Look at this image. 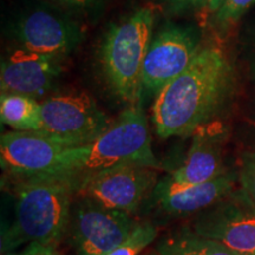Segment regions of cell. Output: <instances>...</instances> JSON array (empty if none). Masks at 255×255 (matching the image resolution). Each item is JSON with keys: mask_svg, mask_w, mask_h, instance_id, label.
Masks as SVG:
<instances>
[{"mask_svg": "<svg viewBox=\"0 0 255 255\" xmlns=\"http://www.w3.org/2000/svg\"><path fill=\"white\" fill-rule=\"evenodd\" d=\"M255 4V0H223L214 13V23L221 31L228 30Z\"/></svg>", "mask_w": 255, "mask_h": 255, "instance_id": "ac0fdd59", "label": "cell"}, {"mask_svg": "<svg viewBox=\"0 0 255 255\" xmlns=\"http://www.w3.org/2000/svg\"><path fill=\"white\" fill-rule=\"evenodd\" d=\"M201 49L199 34L190 27L167 25L151 40L142 73L143 94L157 95L193 62Z\"/></svg>", "mask_w": 255, "mask_h": 255, "instance_id": "9c48e42d", "label": "cell"}, {"mask_svg": "<svg viewBox=\"0 0 255 255\" xmlns=\"http://www.w3.org/2000/svg\"><path fill=\"white\" fill-rule=\"evenodd\" d=\"M14 37L23 49L60 59L68 56L83 39L76 21L50 8H36L19 18Z\"/></svg>", "mask_w": 255, "mask_h": 255, "instance_id": "8fae6325", "label": "cell"}, {"mask_svg": "<svg viewBox=\"0 0 255 255\" xmlns=\"http://www.w3.org/2000/svg\"><path fill=\"white\" fill-rule=\"evenodd\" d=\"M65 149L39 131L6 132L0 138V164L11 176L52 173Z\"/></svg>", "mask_w": 255, "mask_h": 255, "instance_id": "7c38bea8", "label": "cell"}, {"mask_svg": "<svg viewBox=\"0 0 255 255\" xmlns=\"http://www.w3.org/2000/svg\"><path fill=\"white\" fill-rule=\"evenodd\" d=\"M253 72H254V77H255V62H254V65H253Z\"/></svg>", "mask_w": 255, "mask_h": 255, "instance_id": "d4e9b609", "label": "cell"}, {"mask_svg": "<svg viewBox=\"0 0 255 255\" xmlns=\"http://www.w3.org/2000/svg\"><path fill=\"white\" fill-rule=\"evenodd\" d=\"M233 90V70L221 49L201 46L193 62L156 95L151 119L162 138L189 137L212 123Z\"/></svg>", "mask_w": 255, "mask_h": 255, "instance_id": "6da1fadb", "label": "cell"}, {"mask_svg": "<svg viewBox=\"0 0 255 255\" xmlns=\"http://www.w3.org/2000/svg\"><path fill=\"white\" fill-rule=\"evenodd\" d=\"M155 250L161 255H241L218 241L201 237L188 226L159 239Z\"/></svg>", "mask_w": 255, "mask_h": 255, "instance_id": "9a60e30c", "label": "cell"}, {"mask_svg": "<svg viewBox=\"0 0 255 255\" xmlns=\"http://www.w3.org/2000/svg\"><path fill=\"white\" fill-rule=\"evenodd\" d=\"M1 122L14 131H40V103L23 95L1 94L0 100Z\"/></svg>", "mask_w": 255, "mask_h": 255, "instance_id": "2e32d148", "label": "cell"}, {"mask_svg": "<svg viewBox=\"0 0 255 255\" xmlns=\"http://www.w3.org/2000/svg\"><path fill=\"white\" fill-rule=\"evenodd\" d=\"M165 8L173 14H182L189 11L207 8V0H162Z\"/></svg>", "mask_w": 255, "mask_h": 255, "instance_id": "ffe728a7", "label": "cell"}, {"mask_svg": "<svg viewBox=\"0 0 255 255\" xmlns=\"http://www.w3.org/2000/svg\"><path fill=\"white\" fill-rule=\"evenodd\" d=\"M56 245L41 244V242H32L21 250L7 252L2 255H60Z\"/></svg>", "mask_w": 255, "mask_h": 255, "instance_id": "44dd1931", "label": "cell"}, {"mask_svg": "<svg viewBox=\"0 0 255 255\" xmlns=\"http://www.w3.org/2000/svg\"><path fill=\"white\" fill-rule=\"evenodd\" d=\"M135 163L159 169L142 102L128 107L100 137L85 145L65 149L52 173L82 178L104 169Z\"/></svg>", "mask_w": 255, "mask_h": 255, "instance_id": "3957f363", "label": "cell"}, {"mask_svg": "<svg viewBox=\"0 0 255 255\" xmlns=\"http://www.w3.org/2000/svg\"><path fill=\"white\" fill-rule=\"evenodd\" d=\"M1 183L14 199L13 221L1 231V254L32 242L58 246L68 234L79 178L66 173L5 175Z\"/></svg>", "mask_w": 255, "mask_h": 255, "instance_id": "7a4b0ae2", "label": "cell"}, {"mask_svg": "<svg viewBox=\"0 0 255 255\" xmlns=\"http://www.w3.org/2000/svg\"><path fill=\"white\" fill-rule=\"evenodd\" d=\"M60 71L59 59L26 49L15 50L1 63V94L37 100L50 90Z\"/></svg>", "mask_w": 255, "mask_h": 255, "instance_id": "5bb4252c", "label": "cell"}, {"mask_svg": "<svg viewBox=\"0 0 255 255\" xmlns=\"http://www.w3.org/2000/svg\"><path fill=\"white\" fill-rule=\"evenodd\" d=\"M225 135L223 127L215 123L197 129L182 164L164 180L174 186L186 187L208 182L227 173L223 164Z\"/></svg>", "mask_w": 255, "mask_h": 255, "instance_id": "4fadbf2b", "label": "cell"}, {"mask_svg": "<svg viewBox=\"0 0 255 255\" xmlns=\"http://www.w3.org/2000/svg\"><path fill=\"white\" fill-rule=\"evenodd\" d=\"M188 227L241 255H255V203L241 187L193 216Z\"/></svg>", "mask_w": 255, "mask_h": 255, "instance_id": "ba28073f", "label": "cell"}, {"mask_svg": "<svg viewBox=\"0 0 255 255\" xmlns=\"http://www.w3.org/2000/svg\"><path fill=\"white\" fill-rule=\"evenodd\" d=\"M52 1L77 13H91L92 11L101 7L104 0H52Z\"/></svg>", "mask_w": 255, "mask_h": 255, "instance_id": "7402d4cb", "label": "cell"}, {"mask_svg": "<svg viewBox=\"0 0 255 255\" xmlns=\"http://www.w3.org/2000/svg\"><path fill=\"white\" fill-rule=\"evenodd\" d=\"M223 0H207V11L210 13H215L216 9L220 7V5L222 4Z\"/></svg>", "mask_w": 255, "mask_h": 255, "instance_id": "603a6c76", "label": "cell"}, {"mask_svg": "<svg viewBox=\"0 0 255 255\" xmlns=\"http://www.w3.org/2000/svg\"><path fill=\"white\" fill-rule=\"evenodd\" d=\"M239 182L250 199L255 203V151L242 156Z\"/></svg>", "mask_w": 255, "mask_h": 255, "instance_id": "d6986e66", "label": "cell"}, {"mask_svg": "<svg viewBox=\"0 0 255 255\" xmlns=\"http://www.w3.org/2000/svg\"><path fill=\"white\" fill-rule=\"evenodd\" d=\"M40 115L39 132L65 148L95 141L113 123L85 92L51 96L40 103Z\"/></svg>", "mask_w": 255, "mask_h": 255, "instance_id": "5b68a950", "label": "cell"}, {"mask_svg": "<svg viewBox=\"0 0 255 255\" xmlns=\"http://www.w3.org/2000/svg\"><path fill=\"white\" fill-rule=\"evenodd\" d=\"M146 255H161V254H159L158 252L156 251V250H154V251H150V252H149V253L146 254Z\"/></svg>", "mask_w": 255, "mask_h": 255, "instance_id": "cb8c5ba5", "label": "cell"}, {"mask_svg": "<svg viewBox=\"0 0 255 255\" xmlns=\"http://www.w3.org/2000/svg\"><path fill=\"white\" fill-rule=\"evenodd\" d=\"M158 181L156 168L119 164L82 178L76 196L133 215L149 199Z\"/></svg>", "mask_w": 255, "mask_h": 255, "instance_id": "52a82bcc", "label": "cell"}, {"mask_svg": "<svg viewBox=\"0 0 255 255\" xmlns=\"http://www.w3.org/2000/svg\"><path fill=\"white\" fill-rule=\"evenodd\" d=\"M137 223L131 214L76 196L66 235L77 255H108L129 237Z\"/></svg>", "mask_w": 255, "mask_h": 255, "instance_id": "8992f818", "label": "cell"}, {"mask_svg": "<svg viewBox=\"0 0 255 255\" xmlns=\"http://www.w3.org/2000/svg\"><path fill=\"white\" fill-rule=\"evenodd\" d=\"M158 229L150 221H138L133 231L108 255H139L156 240Z\"/></svg>", "mask_w": 255, "mask_h": 255, "instance_id": "e0dca14e", "label": "cell"}, {"mask_svg": "<svg viewBox=\"0 0 255 255\" xmlns=\"http://www.w3.org/2000/svg\"><path fill=\"white\" fill-rule=\"evenodd\" d=\"M238 180L239 173L231 170L208 182L186 187L174 186L161 178L145 207L164 221L193 218L234 190Z\"/></svg>", "mask_w": 255, "mask_h": 255, "instance_id": "30bf717a", "label": "cell"}, {"mask_svg": "<svg viewBox=\"0 0 255 255\" xmlns=\"http://www.w3.org/2000/svg\"><path fill=\"white\" fill-rule=\"evenodd\" d=\"M154 12L137 9L111 25L100 45V64L109 90L130 105L142 102L143 65L152 40Z\"/></svg>", "mask_w": 255, "mask_h": 255, "instance_id": "277c9868", "label": "cell"}]
</instances>
